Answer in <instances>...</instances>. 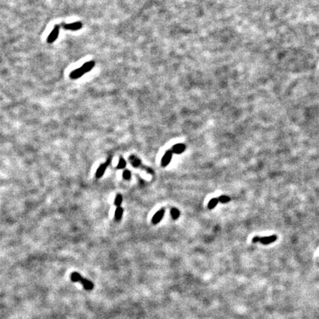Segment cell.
Masks as SVG:
<instances>
[{"mask_svg":"<svg viewBox=\"0 0 319 319\" xmlns=\"http://www.w3.org/2000/svg\"><path fill=\"white\" fill-rule=\"evenodd\" d=\"M60 31V26L58 25H55L54 28L53 29L51 33H50L49 36L48 38V43H53L56 40V38H58V33Z\"/></svg>","mask_w":319,"mask_h":319,"instance_id":"1","label":"cell"},{"mask_svg":"<svg viewBox=\"0 0 319 319\" xmlns=\"http://www.w3.org/2000/svg\"><path fill=\"white\" fill-rule=\"evenodd\" d=\"M172 155L173 152L171 149L170 150L166 151V153L164 154L163 157H162V160H161V166H162L163 167H166V166L169 165V163L172 160Z\"/></svg>","mask_w":319,"mask_h":319,"instance_id":"2","label":"cell"},{"mask_svg":"<svg viewBox=\"0 0 319 319\" xmlns=\"http://www.w3.org/2000/svg\"><path fill=\"white\" fill-rule=\"evenodd\" d=\"M110 161H111V159L109 158L108 160H107V162H106L105 163H103V164H101V165H100V166L98 167V169H97L96 173H95V177H96V178H98H98L102 177V176L104 174L106 169H107L108 166L110 165Z\"/></svg>","mask_w":319,"mask_h":319,"instance_id":"3","label":"cell"},{"mask_svg":"<svg viewBox=\"0 0 319 319\" xmlns=\"http://www.w3.org/2000/svg\"><path fill=\"white\" fill-rule=\"evenodd\" d=\"M164 214H165V209H160L158 211H157V212L155 213V214H154L153 216V217H152V222L153 223L154 225L158 224L162 220L163 217V216H164Z\"/></svg>","mask_w":319,"mask_h":319,"instance_id":"4","label":"cell"},{"mask_svg":"<svg viewBox=\"0 0 319 319\" xmlns=\"http://www.w3.org/2000/svg\"><path fill=\"white\" fill-rule=\"evenodd\" d=\"M63 27L65 29L70 30V31H78L82 28V23L80 21H75V22L63 25Z\"/></svg>","mask_w":319,"mask_h":319,"instance_id":"5","label":"cell"},{"mask_svg":"<svg viewBox=\"0 0 319 319\" xmlns=\"http://www.w3.org/2000/svg\"><path fill=\"white\" fill-rule=\"evenodd\" d=\"M186 149V146L185 144L177 143V144H175L174 146H173L172 147V149H171V150L172 151L173 153L177 154H182L183 152H185Z\"/></svg>","mask_w":319,"mask_h":319,"instance_id":"6","label":"cell"},{"mask_svg":"<svg viewBox=\"0 0 319 319\" xmlns=\"http://www.w3.org/2000/svg\"><path fill=\"white\" fill-rule=\"evenodd\" d=\"M276 240V235H270V236H263V237H261V239H260V242L263 245H269L274 242Z\"/></svg>","mask_w":319,"mask_h":319,"instance_id":"7","label":"cell"},{"mask_svg":"<svg viewBox=\"0 0 319 319\" xmlns=\"http://www.w3.org/2000/svg\"><path fill=\"white\" fill-rule=\"evenodd\" d=\"M85 73H86L84 71L83 69H82L81 67H80V68L74 70L70 74V78H72V79H78V78H81L82 75H84Z\"/></svg>","mask_w":319,"mask_h":319,"instance_id":"8","label":"cell"},{"mask_svg":"<svg viewBox=\"0 0 319 319\" xmlns=\"http://www.w3.org/2000/svg\"><path fill=\"white\" fill-rule=\"evenodd\" d=\"M81 282L82 285L84 286V288L85 290H92V289H93L94 288V284H92V282H91L90 281H89V280L86 279V278H83V277H81V278H80V281Z\"/></svg>","mask_w":319,"mask_h":319,"instance_id":"9","label":"cell"},{"mask_svg":"<svg viewBox=\"0 0 319 319\" xmlns=\"http://www.w3.org/2000/svg\"><path fill=\"white\" fill-rule=\"evenodd\" d=\"M95 62H94L93 61H90L86 62L85 64H84L82 65L81 68L83 69L85 73H88V72H90V70H91L92 69L95 67Z\"/></svg>","mask_w":319,"mask_h":319,"instance_id":"10","label":"cell"},{"mask_svg":"<svg viewBox=\"0 0 319 319\" xmlns=\"http://www.w3.org/2000/svg\"><path fill=\"white\" fill-rule=\"evenodd\" d=\"M123 209H122L120 206V207H117L116 210H115V221L116 222L120 221V219H121V218H122V216H123Z\"/></svg>","mask_w":319,"mask_h":319,"instance_id":"11","label":"cell"},{"mask_svg":"<svg viewBox=\"0 0 319 319\" xmlns=\"http://www.w3.org/2000/svg\"><path fill=\"white\" fill-rule=\"evenodd\" d=\"M129 162H131V163H132V165L134 166V167H139L140 165H141V163H140V160H139L137 157H135V156H131L130 157H129Z\"/></svg>","mask_w":319,"mask_h":319,"instance_id":"12","label":"cell"},{"mask_svg":"<svg viewBox=\"0 0 319 319\" xmlns=\"http://www.w3.org/2000/svg\"><path fill=\"white\" fill-rule=\"evenodd\" d=\"M219 202V201L218 198H212V199H211V200L209 202V204H208V208H209V209L210 210L214 209Z\"/></svg>","mask_w":319,"mask_h":319,"instance_id":"13","label":"cell"},{"mask_svg":"<svg viewBox=\"0 0 319 319\" xmlns=\"http://www.w3.org/2000/svg\"><path fill=\"white\" fill-rule=\"evenodd\" d=\"M170 213H171V216H172L173 219H174V220L177 219L178 218H179V215H180V211H179L177 209H176V208H172V209H171Z\"/></svg>","mask_w":319,"mask_h":319,"instance_id":"14","label":"cell"},{"mask_svg":"<svg viewBox=\"0 0 319 319\" xmlns=\"http://www.w3.org/2000/svg\"><path fill=\"white\" fill-rule=\"evenodd\" d=\"M81 278V276L77 272H73V273L70 276V279L73 281V282H77V281H80V278Z\"/></svg>","mask_w":319,"mask_h":319,"instance_id":"15","label":"cell"},{"mask_svg":"<svg viewBox=\"0 0 319 319\" xmlns=\"http://www.w3.org/2000/svg\"><path fill=\"white\" fill-rule=\"evenodd\" d=\"M126 166H127V162H126V160L123 158V157H120V160H119L118 164H117V169H124V168L126 167Z\"/></svg>","mask_w":319,"mask_h":319,"instance_id":"16","label":"cell"},{"mask_svg":"<svg viewBox=\"0 0 319 319\" xmlns=\"http://www.w3.org/2000/svg\"><path fill=\"white\" fill-rule=\"evenodd\" d=\"M122 201H123V197H122L121 194H117L115 199V205L117 207H120L122 203Z\"/></svg>","mask_w":319,"mask_h":319,"instance_id":"17","label":"cell"},{"mask_svg":"<svg viewBox=\"0 0 319 319\" xmlns=\"http://www.w3.org/2000/svg\"><path fill=\"white\" fill-rule=\"evenodd\" d=\"M218 199H219V202L223 203V204H225V203H228V202H230V200H231V198L227 195H222L220 196H219Z\"/></svg>","mask_w":319,"mask_h":319,"instance_id":"18","label":"cell"},{"mask_svg":"<svg viewBox=\"0 0 319 319\" xmlns=\"http://www.w3.org/2000/svg\"><path fill=\"white\" fill-rule=\"evenodd\" d=\"M131 176H132V174H131V172L129 170H125L123 172V178L126 180H129L131 179Z\"/></svg>","mask_w":319,"mask_h":319,"instance_id":"19","label":"cell"},{"mask_svg":"<svg viewBox=\"0 0 319 319\" xmlns=\"http://www.w3.org/2000/svg\"><path fill=\"white\" fill-rule=\"evenodd\" d=\"M260 239H261V236H256L252 239V242L256 243V242H260Z\"/></svg>","mask_w":319,"mask_h":319,"instance_id":"20","label":"cell"}]
</instances>
